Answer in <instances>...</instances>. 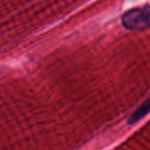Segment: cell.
<instances>
[{
    "label": "cell",
    "instance_id": "6da1fadb",
    "mask_svg": "<svg viewBox=\"0 0 150 150\" xmlns=\"http://www.w3.org/2000/svg\"><path fill=\"white\" fill-rule=\"evenodd\" d=\"M123 26L129 30L143 31L150 28V6L136 7L122 16Z\"/></svg>",
    "mask_w": 150,
    "mask_h": 150
},
{
    "label": "cell",
    "instance_id": "7a4b0ae2",
    "mask_svg": "<svg viewBox=\"0 0 150 150\" xmlns=\"http://www.w3.org/2000/svg\"><path fill=\"white\" fill-rule=\"evenodd\" d=\"M150 112V98L146 99L128 118L129 125H133L142 119L146 115Z\"/></svg>",
    "mask_w": 150,
    "mask_h": 150
}]
</instances>
